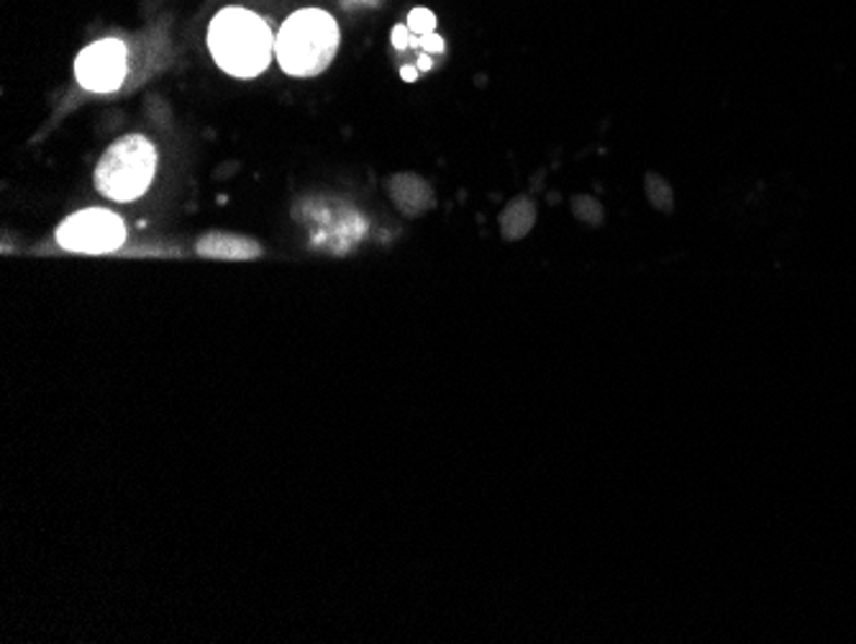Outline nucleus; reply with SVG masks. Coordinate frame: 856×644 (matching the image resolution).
Returning <instances> with one entry per match:
<instances>
[{
    "instance_id": "nucleus-1",
    "label": "nucleus",
    "mask_w": 856,
    "mask_h": 644,
    "mask_svg": "<svg viewBox=\"0 0 856 644\" xmlns=\"http://www.w3.org/2000/svg\"><path fill=\"white\" fill-rule=\"evenodd\" d=\"M274 41L270 26L246 9H223L208 28L210 54L234 77L262 75L272 60Z\"/></svg>"
},
{
    "instance_id": "nucleus-2",
    "label": "nucleus",
    "mask_w": 856,
    "mask_h": 644,
    "mask_svg": "<svg viewBox=\"0 0 856 644\" xmlns=\"http://www.w3.org/2000/svg\"><path fill=\"white\" fill-rule=\"evenodd\" d=\"M339 49V26L331 13L303 9L282 24L274 54L293 77H314L329 68Z\"/></svg>"
},
{
    "instance_id": "nucleus-3",
    "label": "nucleus",
    "mask_w": 856,
    "mask_h": 644,
    "mask_svg": "<svg viewBox=\"0 0 856 644\" xmlns=\"http://www.w3.org/2000/svg\"><path fill=\"white\" fill-rule=\"evenodd\" d=\"M157 170V151L149 139L139 134L123 136L113 142L96 168V185L106 198L129 204L139 195L147 193V187L155 178Z\"/></svg>"
},
{
    "instance_id": "nucleus-4",
    "label": "nucleus",
    "mask_w": 856,
    "mask_h": 644,
    "mask_svg": "<svg viewBox=\"0 0 856 644\" xmlns=\"http://www.w3.org/2000/svg\"><path fill=\"white\" fill-rule=\"evenodd\" d=\"M123 239H126L123 221L103 208L72 214L57 231V242L64 250L85 252V255H106V252L119 250Z\"/></svg>"
},
{
    "instance_id": "nucleus-5",
    "label": "nucleus",
    "mask_w": 856,
    "mask_h": 644,
    "mask_svg": "<svg viewBox=\"0 0 856 644\" xmlns=\"http://www.w3.org/2000/svg\"><path fill=\"white\" fill-rule=\"evenodd\" d=\"M77 83L93 93H111L126 77V47L119 39H103L85 47L75 62Z\"/></svg>"
},
{
    "instance_id": "nucleus-6",
    "label": "nucleus",
    "mask_w": 856,
    "mask_h": 644,
    "mask_svg": "<svg viewBox=\"0 0 856 644\" xmlns=\"http://www.w3.org/2000/svg\"><path fill=\"white\" fill-rule=\"evenodd\" d=\"M200 255L208 257H231V259H246V257H257L259 247L249 239L242 236H227V234H213L208 239H203L198 244Z\"/></svg>"
},
{
    "instance_id": "nucleus-7",
    "label": "nucleus",
    "mask_w": 856,
    "mask_h": 644,
    "mask_svg": "<svg viewBox=\"0 0 856 644\" xmlns=\"http://www.w3.org/2000/svg\"><path fill=\"white\" fill-rule=\"evenodd\" d=\"M534 223V206L528 201H516L508 211L503 214V234L511 239L524 236Z\"/></svg>"
},
{
    "instance_id": "nucleus-8",
    "label": "nucleus",
    "mask_w": 856,
    "mask_h": 644,
    "mask_svg": "<svg viewBox=\"0 0 856 644\" xmlns=\"http://www.w3.org/2000/svg\"><path fill=\"white\" fill-rule=\"evenodd\" d=\"M644 187H647V198L651 201V206L659 208L662 214L674 211V191L662 175L647 172V175H644Z\"/></svg>"
},
{
    "instance_id": "nucleus-9",
    "label": "nucleus",
    "mask_w": 856,
    "mask_h": 644,
    "mask_svg": "<svg viewBox=\"0 0 856 644\" xmlns=\"http://www.w3.org/2000/svg\"><path fill=\"white\" fill-rule=\"evenodd\" d=\"M405 24H408L411 34L428 36V34H433V28H437V16H433V11H428V9H413Z\"/></svg>"
},
{
    "instance_id": "nucleus-10",
    "label": "nucleus",
    "mask_w": 856,
    "mask_h": 644,
    "mask_svg": "<svg viewBox=\"0 0 856 644\" xmlns=\"http://www.w3.org/2000/svg\"><path fill=\"white\" fill-rule=\"evenodd\" d=\"M575 211H577V216H583V219L590 221V223L603 221V208H600L598 201H592V198H577Z\"/></svg>"
},
{
    "instance_id": "nucleus-11",
    "label": "nucleus",
    "mask_w": 856,
    "mask_h": 644,
    "mask_svg": "<svg viewBox=\"0 0 856 644\" xmlns=\"http://www.w3.org/2000/svg\"><path fill=\"white\" fill-rule=\"evenodd\" d=\"M420 47L426 49V52H431V54H441L447 49V45H444V39H441L439 34H428V36H420Z\"/></svg>"
},
{
    "instance_id": "nucleus-12",
    "label": "nucleus",
    "mask_w": 856,
    "mask_h": 644,
    "mask_svg": "<svg viewBox=\"0 0 856 644\" xmlns=\"http://www.w3.org/2000/svg\"><path fill=\"white\" fill-rule=\"evenodd\" d=\"M411 28H408V24H398L395 28H393V45L398 47V49H405V47H411Z\"/></svg>"
},
{
    "instance_id": "nucleus-13",
    "label": "nucleus",
    "mask_w": 856,
    "mask_h": 644,
    "mask_svg": "<svg viewBox=\"0 0 856 644\" xmlns=\"http://www.w3.org/2000/svg\"><path fill=\"white\" fill-rule=\"evenodd\" d=\"M416 64H418V70H420V72H428V70H431V68H433V62H431V57H428V54H420V57H418V62H416Z\"/></svg>"
},
{
    "instance_id": "nucleus-14",
    "label": "nucleus",
    "mask_w": 856,
    "mask_h": 644,
    "mask_svg": "<svg viewBox=\"0 0 856 644\" xmlns=\"http://www.w3.org/2000/svg\"><path fill=\"white\" fill-rule=\"evenodd\" d=\"M418 72H420L418 68H403L401 75H403V80H408V83H411V80L418 77Z\"/></svg>"
}]
</instances>
